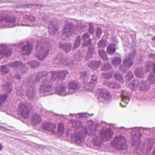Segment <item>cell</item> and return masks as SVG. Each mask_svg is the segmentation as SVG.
Returning a JSON list of instances; mask_svg holds the SVG:
<instances>
[{
  "label": "cell",
  "mask_w": 155,
  "mask_h": 155,
  "mask_svg": "<svg viewBox=\"0 0 155 155\" xmlns=\"http://www.w3.org/2000/svg\"><path fill=\"white\" fill-rule=\"evenodd\" d=\"M51 49L49 41L46 39H43L38 41L35 49V56L38 59L42 61L47 56Z\"/></svg>",
  "instance_id": "6da1fadb"
},
{
  "label": "cell",
  "mask_w": 155,
  "mask_h": 155,
  "mask_svg": "<svg viewBox=\"0 0 155 155\" xmlns=\"http://www.w3.org/2000/svg\"><path fill=\"white\" fill-rule=\"evenodd\" d=\"M111 147L117 150H124L127 147V141L123 136H118L114 138L111 142Z\"/></svg>",
  "instance_id": "7a4b0ae2"
},
{
  "label": "cell",
  "mask_w": 155,
  "mask_h": 155,
  "mask_svg": "<svg viewBox=\"0 0 155 155\" xmlns=\"http://www.w3.org/2000/svg\"><path fill=\"white\" fill-rule=\"evenodd\" d=\"M97 98L100 101L108 103L111 101V97L108 90L105 88L98 89L97 92Z\"/></svg>",
  "instance_id": "3957f363"
},
{
  "label": "cell",
  "mask_w": 155,
  "mask_h": 155,
  "mask_svg": "<svg viewBox=\"0 0 155 155\" xmlns=\"http://www.w3.org/2000/svg\"><path fill=\"white\" fill-rule=\"evenodd\" d=\"M77 31V25L67 22L63 27L62 33L63 35L66 37H69L76 34Z\"/></svg>",
  "instance_id": "277c9868"
},
{
  "label": "cell",
  "mask_w": 155,
  "mask_h": 155,
  "mask_svg": "<svg viewBox=\"0 0 155 155\" xmlns=\"http://www.w3.org/2000/svg\"><path fill=\"white\" fill-rule=\"evenodd\" d=\"M113 131L110 128H104L100 131V138L103 142H108L113 138Z\"/></svg>",
  "instance_id": "5b68a950"
},
{
  "label": "cell",
  "mask_w": 155,
  "mask_h": 155,
  "mask_svg": "<svg viewBox=\"0 0 155 155\" xmlns=\"http://www.w3.org/2000/svg\"><path fill=\"white\" fill-rule=\"evenodd\" d=\"M142 140V133L139 132H135L131 134L130 142L132 147L135 148L139 147Z\"/></svg>",
  "instance_id": "8992f818"
},
{
  "label": "cell",
  "mask_w": 155,
  "mask_h": 155,
  "mask_svg": "<svg viewBox=\"0 0 155 155\" xmlns=\"http://www.w3.org/2000/svg\"><path fill=\"white\" fill-rule=\"evenodd\" d=\"M69 72L64 70H58L51 72V80L55 81L63 80L66 78Z\"/></svg>",
  "instance_id": "52a82bcc"
},
{
  "label": "cell",
  "mask_w": 155,
  "mask_h": 155,
  "mask_svg": "<svg viewBox=\"0 0 155 155\" xmlns=\"http://www.w3.org/2000/svg\"><path fill=\"white\" fill-rule=\"evenodd\" d=\"M87 133L86 129L82 128V129L77 131V132L74 134L73 140L76 143L81 144L85 140Z\"/></svg>",
  "instance_id": "ba28073f"
},
{
  "label": "cell",
  "mask_w": 155,
  "mask_h": 155,
  "mask_svg": "<svg viewBox=\"0 0 155 155\" xmlns=\"http://www.w3.org/2000/svg\"><path fill=\"white\" fill-rule=\"evenodd\" d=\"M17 113L24 119H27L30 116V111L26 104L20 103L17 108Z\"/></svg>",
  "instance_id": "9c48e42d"
},
{
  "label": "cell",
  "mask_w": 155,
  "mask_h": 155,
  "mask_svg": "<svg viewBox=\"0 0 155 155\" xmlns=\"http://www.w3.org/2000/svg\"><path fill=\"white\" fill-rule=\"evenodd\" d=\"M48 73L46 72H42L36 74L35 77H34V80H33L31 77H30L29 79L28 80V84L31 87V88H33V87L35 84L36 83H38L40 82L43 77L46 76L47 75Z\"/></svg>",
  "instance_id": "30bf717a"
},
{
  "label": "cell",
  "mask_w": 155,
  "mask_h": 155,
  "mask_svg": "<svg viewBox=\"0 0 155 155\" xmlns=\"http://www.w3.org/2000/svg\"><path fill=\"white\" fill-rule=\"evenodd\" d=\"M39 90L41 93H46L52 90V85L46 81H43L40 87Z\"/></svg>",
  "instance_id": "8fae6325"
},
{
  "label": "cell",
  "mask_w": 155,
  "mask_h": 155,
  "mask_svg": "<svg viewBox=\"0 0 155 155\" xmlns=\"http://www.w3.org/2000/svg\"><path fill=\"white\" fill-rule=\"evenodd\" d=\"M12 53V50L7 47L6 45L1 44L0 50V55L1 59L4 56H5L7 57H9L11 56Z\"/></svg>",
  "instance_id": "7c38bea8"
},
{
  "label": "cell",
  "mask_w": 155,
  "mask_h": 155,
  "mask_svg": "<svg viewBox=\"0 0 155 155\" xmlns=\"http://www.w3.org/2000/svg\"><path fill=\"white\" fill-rule=\"evenodd\" d=\"M133 63V60L132 58H126L123 61L122 65L120 66V70L123 73H125L128 69L132 66Z\"/></svg>",
  "instance_id": "4fadbf2b"
},
{
  "label": "cell",
  "mask_w": 155,
  "mask_h": 155,
  "mask_svg": "<svg viewBox=\"0 0 155 155\" xmlns=\"http://www.w3.org/2000/svg\"><path fill=\"white\" fill-rule=\"evenodd\" d=\"M42 127L44 130L47 131L50 133H54L56 126V125L53 123L47 122L44 123L42 125Z\"/></svg>",
  "instance_id": "5bb4252c"
},
{
  "label": "cell",
  "mask_w": 155,
  "mask_h": 155,
  "mask_svg": "<svg viewBox=\"0 0 155 155\" xmlns=\"http://www.w3.org/2000/svg\"><path fill=\"white\" fill-rule=\"evenodd\" d=\"M33 45L29 42H26V44L22 46V53L24 55H29L33 50Z\"/></svg>",
  "instance_id": "9a60e30c"
},
{
  "label": "cell",
  "mask_w": 155,
  "mask_h": 155,
  "mask_svg": "<svg viewBox=\"0 0 155 155\" xmlns=\"http://www.w3.org/2000/svg\"><path fill=\"white\" fill-rule=\"evenodd\" d=\"M56 61L57 64H62L66 66H70L72 65V62L70 60H68L67 58H65L62 56H57L56 57Z\"/></svg>",
  "instance_id": "2e32d148"
},
{
  "label": "cell",
  "mask_w": 155,
  "mask_h": 155,
  "mask_svg": "<svg viewBox=\"0 0 155 155\" xmlns=\"http://www.w3.org/2000/svg\"><path fill=\"white\" fill-rule=\"evenodd\" d=\"M41 118L38 113H34L31 118V123L33 126H36L39 124L41 122Z\"/></svg>",
  "instance_id": "e0dca14e"
},
{
  "label": "cell",
  "mask_w": 155,
  "mask_h": 155,
  "mask_svg": "<svg viewBox=\"0 0 155 155\" xmlns=\"http://www.w3.org/2000/svg\"><path fill=\"white\" fill-rule=\"evenodd\" d=\"M48 33L51 36H54L58 33V27L56 24L53 23H51L50 24L48 27Z\"/></svg>",
  "instance_id": "ac0fdd59"
},
{
  "label": "cell",
  "mask_w": 155,
  "mask_h": 155,
  "mask_svg": "<svg viewBox=\"0 0 155 155\" xmlns=\"http://www.w3.org/2000/svg\"><path fill=\"white\" fill-rule=\"evenodd\" d=\"M16 17L12 16V15H1V20L4 21L6 23H14L16 20Z\"/></svg>",
  "instance_id": "d6986e66"
},
{
  "label": "cell",
  "mask_w": 155,
  "mask_h": 155,
  "mask_svg": "<svg viewBox=\"0 0 155 155\" xmlns=\"http://www.w3.org/2000/svg\"><path fill=\"white\" fill-rule=\"evenodd\" d=\"M155 142L154 140L152 138H151L149 139L147 143H145V145L144 146V147H146V151L147 153H148L151 150H152V147H153L154 144Z\"/></svg>",
  "instance_id": "ffe728a7"
},
{
  "label": "cell",
  "mask_w": 155,
  "mask_h": 155,
  "mask_svg": "<svg viewBox=\"0 0 155 155\" xmlns=\"http://www.w3.org/2000/svg\"><path fill=\"white\" fill-rule=\"evenodd\" d=\"M59 47L67 53L69 52L72 49V45L69 43H60L59 45Z\"/></svg>",
  "instance_id": "44dd1931"
},
{
  "label": "cell",
  "mask_w": 155,
  "mask_h": 155,
  "mask_svg": "<svg viewBox=\"0 0 155 155\" xmlns=\"http://www.w3.org/2000/svg\"><path fill=\"white\" fill-rule=\"evenodd\" d=\"M9 67H11L12 68H15V69H17V68H20V69H22L23 67H25V65L23 63L21 62L20 61H15L10 62L8 64Z\"/></svg>",
  "instance_id": "7402d4cb"
},
{
  "label": "cell",
  "mask_w": 155,
  "mask_h": 155,
  "mask_svg": "<svg viewBox=\"0 0 155 155\" xmlns=\"http://www.w3.org/2000/svg\"><path fill=\"white\" fill-rule=\"evenodd\" d=\"M66 87L63 83L57 84L55 87V91L58 93H62L65 92Z\"/></svg>",
  "instance_id": "603a6c76"
},
{
  "label": "cell",
  "mask_w": 155,
  "mask_h": 155,
  "mask_svg": "<svg viewBox=\"0 0 155 155\" xmlns=\"http://www.w3.org/2000/svg\"><path fill=\"white\" fill-rule=\"evenodd\" d=\"M101 64V61H92L88 63V66L92 69L96 70L99 68Z\"/></svg>",
  "instance_id": "cb8c5ba5"
},
{
  "label": "cell",
  "mask_w": 155,
  "mask_h": 155,
  "mask_svg": "<svg viewBox=\"0 0 155 155\" xmlns=\"http://www.w3.org/2000/svg\"><path fill=\"white\" fill-rule=\"evenodd\" d=\"M103 84L111 88L118 89L121 87V86L119 84L117 83L116 82L105 81L103 82Z\"/></svg>",
  "instance_id": "d4e9b609"
},
{
  "label": "cell",
  "mask_w": 155,
  "mask_h": 155,
  "mask_svg": "<svg viewBox=\"0 0 155 155\" xmlns=\"http://www.w3.org/2000/svg\"><path fill=\"white\" fill-rule=\"evenodd\" d=\"M68 87L69 88L73 90H76L80 88V84L78 82H76L75 81H71L68 84Z\"/></svg>",
  "instance_id": "484cf974"
},
{
  "label": "cell",
  "mask_w": 155,
  "mask_h": 155,
  "mask_svg": "<svg viewBox=\"0 0 155 155\" xmlns=\"http://www.w3.org/2000/svg\"><path fill=\"white\" fill-rule=\"evenodd\" d=\"M149 88H150V85L147 82L142 81L140 82L139 90L141 91L145 92V91L148 90Z\"/></svg>",
  "instance_id": "4316f807"
},
{
  "label": "cell",
  "mask_w": 155,
  "mask_h": 155,
  "mask_svg": "<svg viewBox=\"0 0 155 155\" xmlns=\"http://www.w3.org/2000/svg\"><path fill=\"white\" fill-rule=\"evenodd\" d=\"M140 85V83L137 80H134L131 82L129 84V87L131 90H136L138 89Z\"/></svg>",
  "instance_id": "83f0119b"
},
{
  "label": "cell",
  "mask_w": 155,
  "mask_h": 155,
  "mask_svg": "<svg viewBox=\"0 0 155 155\" xmlns=\"http://www.w3.org/2000/svg\"><path fill=\"white\" fill-rule=\"evenodd\" d=\"M134 74L137 77L142 78L144 75V72L142 67H138L134 71Z\"/></svg>",
  "instance_id": "f1b7e54d"
},
{
  "label": "cell",
  "mask_w": 155,
  "mask_h": 155,
  "mask_svg": "<svg viewBox=\"0 0 155 155\" xmlns=\"http://www.w3.org/2000/svg\"><path fill=\"white\" fill-rule=\"evenodd\" d=\"M97 130V126L95 124H92L89 125L88 128L86 129L87 133H88L90 135H92Z\"/></svg>",
  "instance_id": "f546056e"
},
{
  "label": "cell",
  "mask_w": 155,
  "mask_h": 155,
  "mask_svg": "<svg viewBox=\"0 0 155 155\" xmlns=\"http://www.w3.org/2000/svg\"><path fill=\"white\" fill-rule=\"evenodd\" d=\"M26 94L27 97H29V98H30V99H32L35 97V94H36V92L33 88L30 87V88L27 89L26 90Z\"/></svg>",
  "instance_id": "4dcf8cb0"
},
{
  "label": "cell",
  "mask_w": 155,
  "mask_h": 155,
  "mask_svg": "<svg viewBox=\"0 0 155 155\" xmlns=\"http://www.w3.org/2000/svg\"><path fill=\"white\" fill-rule=\"evenodd\" d=\"M94 47H92V46L89 47L88 51H87V54L85 56V60L86 61H88L89 59L92 57V55L94 52Z\"/></svg>",
  "instance_id": "1f68e13d"
},
{
  "label": "cell",
  "mask_w": 155,
  "mask_h": 155,
  "mask_svg": "<svg viewBox=\"0 0 155 155\" xmlns=\"http://www.w3.org/2000/svg\"><path fill=\"white\" fill-rule=\"evenodd\" d=\"M65 131V127L62 123H59L58 125V130H57V135L61 136L63 134Z\"/></svg>",
  "instance_id": "d6a6232c"
},
{
  "label": "cell",
  "mask_w": 155,
  "mask_h": 155,
  "mask_svg": "<svg viewBox=\"0 0 155 155\" xmlns=\"http://www.w3.org/2000/svg\"><path fill=\"white\" fill-rule=\"evenodd\" d=\"M27 64L29 65L31 68H36L39 67L41 64V63L39 61H36L35 60H33V61H28L27 62Z\"/></svg>",
  "instance_id": "836d02e7"
},
{
  "label": "cell",
  "mask_w": 155,
  "mask_h": 155,
  "mask_svg": "<svg viewBox=\"0 0 155 155\" xmlns=\"http://www.w3.org/2000/svg\"><path fill=\"white\" fill-rule=\"evenodd\" d=\"M2 87L4 90L7 91V92L8 93H10L12 91V84H10V83H7L4 84Z\"/></svg>",
  "instance_id": "e575fe53"
},
{
  "label": "cell",
  "mask_w": 155,
  "mask_h": 155,
  "mask_svg": "<svg viewBox=\"0 0 155 155\" xmlns=\"http://www.w3.org/2000/svg\"><path fill=\"white\" fill-rule=\"evenodd\" d=\"M98 54L99 55V56L101 57V58H102L103 60L106 61H108V57L107 54L106 52L104 51V50H99L98 51Z\"/></svg>",
  "instance_id": "d590c367"
},
{
  "label": "cell",
  "mask_w": 155,
  "mask_h": 155,
  "mask_svg": "<svg viewBox=\"0 0 155 155\" xmlns=\"http://www.w3.org/2000/svg\"><path fill=\"white\" fill-rule=\"evenodd\" d=\"M114 78L116 80L118 81L119 82H120L121 83H124V78L122 76L121 74L119 73V72H116V73L115 74Z\"/></svg>",
  "instance_id": "8d00e7d4"
},
{
  "label": "cell",
  "mask_w": 155,
  "mask_h": 155,
  "mask_svg": "<svg viewBox=\"0 0 155 155\" xmlns=\"http://www.w3.org/2000/svg\"><path fill=\"white\" fill-rule=\"evenodd\" d=\"M115 51H116V48L114 45H110L108 46L107 48V52L109 54H113V53H114Z\"/></svg>",
  "instance_id": "74e56055"
},
{
  "label": "cell",
  "mask_w": 155,
  "mask_h": 155,
  "mask_svg": "<svg viewBox=\"0 0 155 155\" xmlns=\"http://www.w3.org/2000/svg\"><path fill=\"white\" fill-rule=\"evenodd\" d=\"M121 59L118 57H115L112 60V63L115 66H117L121 63Z\"/></svg>",
  "instance_id": "f35d334b"
},
{
  "label": "cell",
  "mask_w": 155,
  "mask_h": 155,
  "mask_svg": "<svg viewBox=\"0 0 155 155\" xmlns=\"http://www.w3.org/2000/svg\"><path fill=\"white\" fill-rule=\"evenodd\" d=\"M72 125L73 127L76 129H79L82 126V122L76 120L72 122Z\"/></svg>",
  "instance_id": "ab89813d"
},
{
  "label": "cell",
  "mask_w": 155,
  "mask_h": 155,
  "mask_svg": "<svg viewBox=\"0 0 155 155\" xmlns=\"http://www.w3.org/2000/svg\"><path fill=\"white\" fill-rule=\"evenodd\" d=\"M112 67L109 62H106L104 63L101 67V70L104 71H106L108 70H111Z\"/></svg>",
  "instance_id": "60d3db41"
},
{
  "label": "cell",
  "mask_w": 155,
  "mask_h": 155,
  "mask_svg": "<svg viewBox=\"0 0 155 155\" xmlns=\"http://www.w3.org/2000/svg\"><path fill=\"white\" fill-rule=\"evenodd\" d=\"M81 42V40L80 36H78L77 37V39L75 41V42H74V44L73 50H75L79 46H80V45Z\"/></svg>",
  "instance_id": "b9f144b4"
},
{
  "label": "cell",
  "mask_w": 155,
  "mask_h": 155,
  "mask_svg": "<svg viewBox=\"0 0 155 155\" xmlns=\"http://www.w3.org/2000/svg\"><path fill=\"white\" fill-rule=\"evenodd\" d=\"M77 31L79 32H82L84 31H85L87 29V26L85 25H82V24H79L77 25Z\"/></svg>",
  "instance_id": "7bdbcfd3"
},
{
  "label": "cell",
  "mask_w": 155,
  "mask_h": 155,
  "mask_svg": "<svg viewBox=\"0 0 155 155\" xmlns=\"http://www.w3.org/2000/svg\"><path fill=\"white\" fill-rule=\"evenodd\" d=\"M88 78V72L86 71H83L80 73V78L83 81L86 80Z\"/></svg>",
  "instance_id": "ee69618b"
},
{
  "label": "cell",
  "mask_w": 155,
  "mask_h": 155,
  "mask_svg": "<svg viewBox=\"0 0 155 155\" xmlns=\"http://www.w3.org/2000/svg\"><path fill=\"white\" fill-rule=\"evenodd\" d=\"M1 73L3 75H5L9 72L8 68L7 67V66H2L1 67Z\"/></svg>",
  "instance_id": "f6af8a7d"
},
{
  "label": "cell",
  "mask_w": 155,
  "mask_h": 155,
  "mask_svg": "<svg viewBox=\"0 0 155 155\" xmlns=\"http://www.w3.org/2000/svg\"><path fill=\"white\" fill-rule=\"evenodd\" d=\"M95 85H94L92 83L90 82L88 83L85 84V88L87 90L92 91L94 89Z\"/></svg>",
  "instance_id": "bcb514c9"
},
{
  "label": "cell",
  "mask_w": 155,
  "mask_h": 155,
  "mask_svg": "<svg viewBox=\"0 0 155 155\" xmlns=\"http://www.w3.org/2000/svg\"><path fill=\"white\" fill-rule=\"evenodd\" d=\"M93 142H94V144L97 146H100L102 143V141L101 139V138H98L97 137H96L95 138H94L93 139Z\"/></svg>",
  "instance_id": "7dc6e473"
},
{
  "label": "cell",
  "mask_w": 155,
  "mask_h": 155,
  "mask_svg": "<svg viewBox=\"0 0 155 155\" xmlns=\"http://www.w3.org/2000/svg\"><path fill=\"white\" fill-rule=\"evenodd\" d=\"M148 80L149 82H150V84H153L154 83L155 81V76H154L153 74L150 73L149 75L148 78Z\"/></svg>",
  "instance_id": "c3c4849f"
},
{
  "label": "cell",
  "mask_w": 155,
  "mask_h": 155,
  "mask_svg": "<svg viewBox=\"0 0 155 155\" xmlns=\"http://www.w3.org/2000/svg\"><path fill=\"white\" fill-rule=\"evenodd\" d=\"M133 78V74H132L131 71L128 72V73L126 74V77H125V78H126V80L127 82H129V81L131 80Z\"/></svg>",
  "instance_id": "681fc988"
},
{
  "label": "cell",
  "mask_w": 155,
  "mask_h": 155,
  "mask_svg": "<svg viewBox=\"0 0 155 155\" xmlns=\"http://www.w3.org/2000/svg\"><path fill=\"white\" fill-rule=\"evenodd\" d=\"M103 78L106 79H109L111 78L113 76V73L112 72H108L107 73H105L103 74Z\"/></svg>",
  "instance_id": "f907efd6"
},
{
  "label": "cell",
  "mask_w": 155,
  "mask_h": 155,
  "mask_svg": "<svg viewBox=\"0 0 155 155\" xmlns=\"http://www.w3.org/2000/svg\"><path fill=\"white\" fill-rule=\"evenodd\" d=\"M92 45V41L91 40L89 39L87 41H84L83 43L82 44V47H85L87 46H91Z\"/></svg>",
  "instance_id": "816d5d0a"
},
{
  "label": "cell",
  "mask_w": 155,
  "mask_h": 155,
  "mask_svg": "<svg viewBox=\"0 0 155 155\" xmlns=\"http://www.w3.org/2000/svg\"><path fill=\"white\" fill-rule=\"evenodd\" d=\"M106 41L104 39H102L99 41L98 46L100 48H104L106 46Z\"/></svg>",
  "instance_id": "f5cc1de1"
},
{
  "label": "cell",
  "mask_w": 155,
  "mask_h": 155,
  "mask_svg": "<svg viewBox=\"0 0 155 155\" xmlns=\"http://www.w3.org/2000/svg\"><path fill=\"white\" fill-rule=\"evenodd\" d=\"M8 97V95L7 93L1 95V104H2V103L4 102L6 100V99Z\"/></svg>",
  "instance_id": "db71d44e"
},
{
  "label": "cell",
  "mask_w": 155,
  "mask_h": 155,
  "mask_svg": "<svg viewBox=\"0 0 155 155\" xmlns=\"http://www.w3.org/2000/svg\"><path fill=\"white\" fill-rule=\"evenodd\" d=\"M25 19L28 20H30V21H31L32 22H35L36 20L35 17H34V16L31 15H26Z\"/></svg>",
  "instance_id": "11a10c76"
},
{
  "label": "cell",
  "mask_w": 155,
  "mask_h": 155,
  "mask_svg": "<svg viewBox=\"0 0 155 155\" xmlns=\"http://www.w3.org/2000/svg\"><path fill=\"white\" fill-rule=\"evenodd\" d=\"M101 33H102V31H101V28H97V29L96 30V36H97L98 38H99L101 36Z\"/></svg>",
  "instance_id": "9f6ffc18"
},
{
  "label": "cell",
  "mask_w": 155,
  "mask_h": 155,
  "mask_svg": "<svg viewBox=\"0 0 155 155\" xmlns=\"http://www.w3.org/2000/svg\"><path fill=\"white\" fill-rule=\"evenodd\" d=\"M151 67V62L150 61L147 62L146 64V66H145L146 72H148Z\"/></svg>",
  "instance_id": "6f0895ef"
},
{
  "label": "cell",
  "mask_w": 155,
  "mask_h": 155,
  "mask_svg": "<svg viewBox=\"0 0 155 155\" xmlns=\"http://www.w3.org/2000/svg\"><path fill=\"white\" fill-rule=\"evenodd\" d=\"M90 82L92 83L93 84L95 85V84L97 82V77L95 76V75H92V79L90 81Z\"/></svg>",
  "instance_id": "680465c9"
},
{
  "label": "cell",
  "mask_w": 155,
  "mask_h": 155,
  "mask_svg": "<svg viewBox=\"0 0 155 155\" xmlns=\"http://www.w3.org/2000/svg\"><path fill=\"white\" fill-rule=\"evenodd\" d=\"M88 33H90V34H93L94 33V28L93 26L92 25L90 24L89 26V28L88 30Z\"/></svg>",
  "instance_id": "91938a15"
},
{
  "label": "cell",
  "mask_w": 155,
  "mask_h": 155,
  "mask_svg": "<svg viewBox=\"0 0 155 155\" xmlns=\"http://www.w3.org/2000/svg\"><path fill=\"white\" fill-rule=\"evenodd\" d=\"M90 37V36L88 33H85L84 34L83 36H82V39L83 40H85L88 38Z\"/></svg>",
  "instance_id": "94428289"
},
{
  "label": "cell",
  "mask_w": 155,
  "mask_h": 155,
  "mask_svg": "<svg viewBox=\"0 0 155 155\" xmlns=\"http://www.w3.org/2000/svg\"><path fill=\"white\" fill-rule=\"evenodd\" d=\"M152 67H153V71L154 73L155 74V62L153 63Z\"/></svg>",
  "instance_id": "6125c7cd"
},
{
  "label": "cell",
  "mask_w": 155,
  "mask_h": 155,
  "mask_svg": "<svg viewBox=\"0 0 155 155\" xmlns=\"http://www.w3.org/2000/svg\"><path fill=\"white\" fill-rule=\"evenodd\" d=\"M15 77L17 78L18 79H20V75H18V74H16L15 75Z\"/></svg>",
  "instance_id": "be15d7a7"
},
{
  "label": "cell",
  "mask_w": 155,
  "mask_h": 155,
  "mask_svg": "<svg viewBox=\"0 0 155 155\" xmlns=\"http://www.w3.org/2000/svg\"><path fill=\"white\" fill-rule=\"evenodd\" d=\"M150 57H152V58H153L154 59H155V55H154L150 54Z\"/></svg>",
  "instance_id": "e7e4bbea"
},
{
  "label": "cell",
  "mask_w": 155,
  "mask_h": 155,
  "mask_svg": "<svg viewBox=\"0 0 155 155\" xmlns=\"http://www.w3.org/2000/svg\"><path fill=\"white\" fill-rule=\"evenodd\" d=\"M153 155H155V148L153 152Z\"/></svg>",
  "instance_id": "03108f58"
},
{
  "label": "cell",
  "mask_w": 155,
  "mask_h": 155,
  "mask_svg": "<svg viewBox=\"0 0 155 155\" xmlns=\"http://www.w3.org/2000/svg\"><path fill=\"white\" fill-rule=\"evenodd\" d=\"M153 40L154 41H155V36H154L153 38Z\"/></svg>",
  "instance_id": "003e7915"
}]
</instances>
